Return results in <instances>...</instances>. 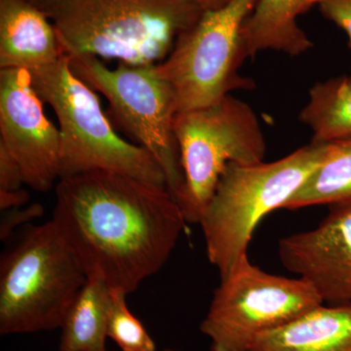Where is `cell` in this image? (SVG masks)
Here are the masks:
<instances>
[{"instance_id": "3957f363", "label": "cell", "mask_w": 351, "mask_h": 351, "mask_svg": "<svg viewBox=\"0 0 351 351\" xmlns=\"http://www.w3.org/2000/svg\"><path fill=\"white\" fill-rule=\"evenodd\" d=\"M326 144L311 142L274 162L228 164L200 219L207 258L221 278L248 255L260 221L283 209L326 152Z\"/></svg>"}, {"instance_id": "4fadbf2b", "label": "cell", "mask_w": 351, "mask_h": 351, "mask_svg": "<svg viewBox=\"0 0 351 351\" xmlns=\"http://www.w3.org/2000/svg\"><path fill=\"white\" fill-rule=\"evenodd\" d=\"M250 351H351V302L314 307L263 332Z\"/></svg>"}, {"instance_id": "8fae6325", "label": "cell", "mask_w": 351, "mask_h": 351, "mask_svg": "<svg viewBox=\"0 0 351 351\" xmlns=\"http://www.w3.org/2000/svg\"><path fill=\"white\" fill-rule=\"evenodd\" d=\"M284 267L313 286L326 304L351 302V203L331 206L313 230L278 243Z\"/></svg>"}, {"instance_id": "7c38bea8", "label": "cell", "mask_w": 351, "mask_h": 351, "mask_svg": "<svg viewBox=\"0 0 351 351\" xmlns=\"http://www.w3.org/2000/svg\"><path fill=\"white\" fill-rule=\"evenodd\" d=\"M64 55L54 25L32 0H0V69L31 71Z\"/></svg>"}, {"instance_id": "ba28073f", "label": "cell", "mask_w": 351, "mask_h": 351, "mask_svg": "<svg viewBox=\"0 0 351 351\" xmlns=\"http://www.w3.org/2000/svg\"><path fill=\"white\" fill-rule=\"evenodd\" d=\"M258 0H232L199 20L176 39L167 57L157 64L174 87L178 112L208 107L235 90H252L256 83L239 75L247 59L242 27Z\"/></svg>"}, {"instance_id": "7402d4cb", "label": "cell", "mask_w": 351, "mask_h": 351, "mask_svg": "<svg viewBox=\"0 0 351 351\" xmlns=\"http://www.w3.org/2000/svg\"><path fill=\"white\" fill-rule=\"evenodd\" d=\"M29 200V193L24 189L0 191V209L2 212L24 207Z\"/></svg>"}, {"instance_id": "5bb4252c", "label": "cell", "mask_w": 351, "mask_h": 351, "mask_svg": "<svg viewBox=\"0 0 351 351\" xmlns=\"http://www.w3.org/2000/svg\"><path fill=\"white\" fill-rule=\"evenodd\" d=\"M319 0H258L242 27L247 58L274 50L291 57L313 47V41L298 25L300 16L318 5Z\"/></svg>"}, {"instance_id": "6da1fadb", "label": "cell", "mask_w": 351, "mask_h": 351, "mask_svg": "<svg viewBox=\"0 0 351 351\" xmlns=\"http://www.w3.org/2000/svg\"><path fill=\"white\" fill-rule=\"evenodd\" d=\"M52 221L88 277L126 294L162 269L189 223L165 186L106 171L60 179Z\"/></svg>"}, {"instance_id": "e0dca14e", "label": "cell", "mask_w": 351, "mask_h": 351, "mask_svg": "<svg viewBox=\"0 0 351 351\" xmlns=\"http://www.w3.org/2000/svg\"><path fill=\"white\" fill-rule=\"evenodd\" d=\"M351 203V138L327 143L324 158L283 209Z\"/></svg>"}, {"instance_id": "277c9868", "label": "cell", "mask_w": 351, "mask_h": 351, "mask_svg": "<svg viewBox=\"0 0 351 351\" xmlns=\"http://www.w3.org/2000/svg\"><path fill=\"white\" fill-rule=\"evenodd\" d=\"M29 73L36 93L59 121L60 179L106 171L167 188L154 156L113 130L96 91L73 73L68 55Z\"/></svg>"}, {"instance_id": "5b68a950", "label": "cell", "mask_w": 351, "mask_h": 351, "mask_svg": "<svg viewBox=\"0 0 351 351\" xmlns=\"http://www.w3.org/2000/svg\"><path fill=\"white\" fill-rule=\"evenodd\" d=\"M87 280L52 219L25 226L0 262V334L61 329Z\"/></svg>"}, {"instance_id": "8992f818", "label": "cell", "mask_w": 351, "mask_h": 351, "mask_svg": "<svg viewBox=\"0 0 351 351\" xmlns=\"http://www.w3.org/2000/svg\"><path fill=\"white\" fill-rule=\"evenodd\" d=\"M174 133L184 179L179 204L189 223H199L228 163L262 162L267 152L257 114L232 94L178 112Z\"/></svg>"}, {"instance_id": "9c48e42d", "label": "cell", "mask_w": 351, "mask_h": 351, "mask_svg": "<svg viewBox=\"0 0 351 351\" xmlns=\"http://www.w3.org/2000/svg\"><path fill=\"white\" fill-rule=\"evenodd\" d=\"M322 304L304 279L269 274L246 255L221 278L200 331L210 339L211 351H250L263 332Z\"/></svg>"}, {"instance_id": "ac0fdd59", "label": "cell", "mask_w": 351, "mask_h": 351, "mask_svg": "<svg viewBox=\"0 0 351 351\" xmlns=\"http://www.w3.org/2000/svg\"><path fill=\"white\" fill-rule=\"evenodd\" d=\"M127 295L119 289H112L108 338L112 339L122 351H156L151 335L127 306Z\"/></svg>"}, {"instance_id": "44dd1931", "label": "cell", "mask_w": 351, "mask_h": 351, "mask_svg": "<svg viewBox=\"0 0 351 351\" xmlns=\"http://www.w3.org/2000/svg\"><path fill=\"white\" fill-rule=\"evenodd\" d=\"M23 184L25 182L22 168L6 147L0 144V191H15L23 189Z\"/></svg>"}, {"instance_id": "30bf717a", "label": "cell", "mask_w": 351, "mask_h": 351, "mask_svg": "<svg viewBox=\"0 0 351 351\" xmlns=\"http://www.w3.org/2000/svg\"><path fill=\"white\" fill-rule=\"evenodd\" d=\"M22 69H0V144L19 163L27 186L46 193L60 180L61 133Z\"/></svg>"}, {"instance_id": "2e32d148", "label": "cell", "mask_w": 351, "mask_h": 351, "mask_svg": "<svg viewBox=\"0 0 351 351\" xmlns=\"http://www.w3.org/2000/svg\"><path fill=\"white\" fill-rule=\"evenodd\" d=\"M299 117L313 131V143L351 138V76L315 83Z\"/></svg>"}, {"instance_id": "cb8c5ba5", "label": "cell", "mask_w": 351, "mask_h": 351, "mask_svg": "<svg viewBox=\"0 0 351 351\" xmlns=\"http://www.w3.org/2000/svg\"><path fill=\"white\" fill-rule=\"evenodd\" d=\"M163 351H173V350H163Z\"/></svg>"}, {"instance_id": "52a82bcc", "label": "cell", "mask_w": 351, "mask_h": 351, "mask_svg": "<svg viewBox=\"0 0 351 351\" xmlns=\"http://www.w3.org/2000/svg\"><path fill=\"white\" fill-rule=\"evenodd\" d=\"M68 56L73 73L108 99L121 126L154 156L179 203L184 179L174 133L177 96L157 64L119 63L110 69L91 55Z\"/></svg>"}, {"instance_id": "ffe728a7", "label": "cell", "mask_w": 351, "mask_h": 351, "mask_svg": "<svg viewBox=\"0 0 351 351\" xmlns=\"http://www.w3.org/2000/svg\"><path fill=\"white\" fill-rule=\"evenodd\" d=\"M317 6L323 17L346 32L351 48V0H319Z\"/></svg>"}, {"instance_id": "7a4b0ae2", "label": "cell", "mask_w": 351, "mask_h": 351, "mask_svg": "<svg viewBox=\"0 0 351 351\" xmlns=\"http://www.w3.org/2000/svg\"><path fill=\"white\" fill-rule=\"evenodd\" d=\"M49 18L64 54L156 64L199 20L191 0H32Z\"/></svg>"}, {"instance_id": "d6986e66", "label": "cell", "mask_w": 351, "mask_h": 351, "mask_svg": "<svg viewBox=\"0 0 351 351\" xmlns=\"http://www.w3.org/2000/svg\"><path fill=\"white\" fill-rule=\"evenodd\" d=\"M43 213L44 208L38 203L4 211L0 221V239L5 241L10 239L11 235L19 226L31 225L32 221L40 218Z\"/></svg>"}, {"instance_id": "603a6c76", "label": "cell", "mask_w": 351, "mask_h": 351, "mask_svg": "<svg viewBox=\"0 0 351 351\" xmlns=\"http://www.w3.org/2000/svg\"><path fill=\"white\" fill-rule=\"evenodd\" d=\"M202 12L217 10L230 3L232 0H191Z\"/></svg>"}, {"instance_id": "9a60e30c", "label": "cell", "mask_w": 351, "mask_h": 351, "mask_svg": "<svg viewBox=\"0 0 351 351\" xmlns=\"http://www.w3.org/2000/svg\"><path fill=\"white\" fill-rule=\"evenodd\" d=\"M112 289L88 277L61 327L59 351H108V319Z\"/></svg>"}]
</instances>
